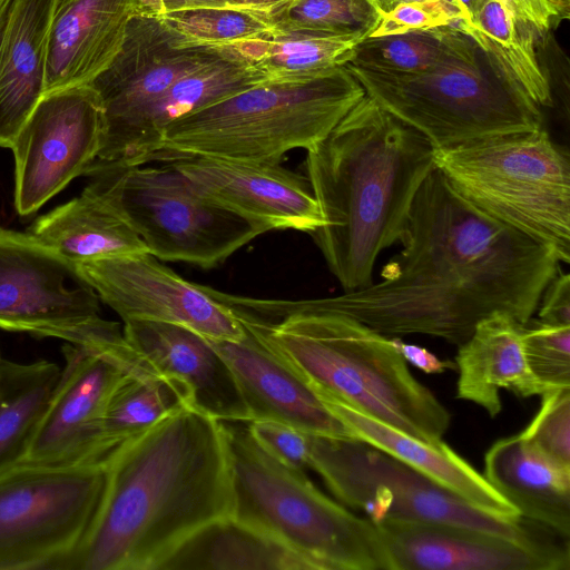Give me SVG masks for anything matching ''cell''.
<instances>
[{"label":"cell","instance_id":"cell-1","mask_svg":"<svg viewBox=\"0 0 570 570\" xmlns=\"http://www.w3.org/2000/svg\"><path fill=\"white\" fill-rule=\"evenodd\" d=\"M401 244L379 282L289 304L385 336L424 334L459 346L495 312L525 324L559 271L553 249L478 210L436 168L413 200Z\"/></svg>","mask_w":570,"mask_h":570},{"label":"cell","instance_id":"cell-4","mask_svg":"<svg viewBox=\"0 0 570 570\" xmlns=\"http://www.w3.org/2000/svg\"><path fill=\"white\" fill-rule=\"evenodd\" d=\"M240 324L316 394L335 397L429 443L442 441L451 414L411 373L391 338L345 315L307 311L287 299L228 293Z\"/></svg>","mask_w":570,"mask_h":570},{"label":"cell","instance_id":"cell-17","mask_svg":"<svg viewBox=\"0 0 570 570\" xmlns=\"http://www.w3.org/2000/svg\"><path fill=\"white\" fill-rule=\"evenodd\" d=\"M392 570H569V544L521 543L468 528L387 519L374 523Z\"/></svg>","mask_w":570,"mask_h":570},{"label":"cell","instance_id":"cell-19","mask_svg":"<svg viewBox=\"0 0 570 570\" xmlns=\"http://www.w3.org/2000/svg\"><path fill=\"white\" fill-rule=\"evenodd\" d=\"M122 334L156 372L185 385L193 407L222 422L250 421L232 371L207 338L149 321L124 322Z\"/></svg>","mask_w":570,"mask_h":570},{"label":"cell","instance_id":"cell-6","mask_svg":"<svg viewBox=\"0 0 570 570\" xmlns=\"http://www.w3.org/2000/svg\"><path fill=\"white\" fill-rule=\"evenodd\" d=\"M232 517L265 533L315 570H392L376 525L330 499L303 470L288 468L252 438L246 422H222Z\"/></svg>","mask_w":570,"mask_h":570},{"label":"cell","instance_id":"cell-46","mask_svg":"<svg viewBox=\"0 0 570 570\" xmlns=\"http://www.w3.org/2000/svg\"><path fill=\"white\" fill-rule=\"evenodd\" d=\"M142 12L151 14H164L165 8L163 0H132Z\"/></svg>","mask_w":570,"mask_h":570},{"label":"cell","instance_id":"cell-12","mask_svg":"<svg viewBox=\"0 0 570 570\" xmlns=\"http://www.w3.org/2000/svg\"><path fill=\"white\" fill-rule=\"evenodd\" d=\"M76 266L29 233L0 228V328L99 353L125 344Z\"/></svg>","mask_w":570,"mask_h":570},{"label":"cell","instance_id":"cell-21","mask_svg":"<svg viewBox=\"0 0 570 570\" xmlns=\"http://www.w3.org/2000/svg\"><path fill=\"white\" fill-rule=\"evenodd\" d=\"M140 12L132 0H55L45 94L89 85L117 56Z\"/></svg>","mask_w":570,"mask_h":570},{"label":"cell","instance_id":"cell-33","mask_svg":"<svg viewBox=\"0 0 570 570\" xmlns=\"http://www.w3.org/2000/svg\"><path fill=\"white\" fill-rule=\"evenodd\" d=\"M382 12L373 0H291L269 12L274 28L368 35Z\"/></svg>","mask_w":570,"mask_h":570},{"label":"cell","instance_id":"cell-31","mask_svg":"<svg viewBox=\"0 0 570 570\" xmlns=\"http://www.w3.org/2000/svg\"><path fill=\"white\" fill-rule=\"evenodd\" d=\"M366 33H330L274 28L266 35L234 45L267 82H305L327 76L342 66Z\"/></svg>","mask_w":570,"mask_h":570},{"label":"cell","instance_id":"cell-39","mask_svg":"<svg viewBox=\"0 0 570 570\" xmlns=\"http://www.w3.org/2000/svg\"><path fill=\"white\" fill-rule=\"evenodd\" d=\"M246 425L255 442L272 458L292 469L309 468L307 434L272 420H252Z\"/></svg>","mask_w":570,"mask_h":570},{"label":"cell","instance_id":"cell-47","mask_svg":"<svg viewBox=\"0 0 570 570\" xmlns=\"http://www.w3.org/2000/svg\"><path fill=\"white\" fill-rule=\"evenodd\" d=\"M373 1L376 4V7L380 9V11L382 13H384V12H387L391 9H393L399 3L411 2V1H421V0H373ZM443 1L452 4L453 7H455L460 11V8H459V6H458L455 0H443ZM460 13H461V11H460ZM461 20H462V16H461Z\"/></svg>","mask_w":570,"mask_h":570},{"label":"cell","instance_id":"cell-16","mask_svg":"<svg viewBox=\"0 0 570 570\" xmlns=\"http://www.w3.org/2000/svg\"><path fill=\"white\" fill-rule=\"evenodd\" d=\"M62 352L65 365L21 463L99 464L95 449L110 396L122 376L144 362L128 343L112 353L66 343Z\"/></svg>","mask_w":570,"mask_h":570},{"label":"cell","instance_id":"cell-8","mask_svg":"<svg viewBox=\"0 0 570 570\" xmlns=\"http://www.w3.org/2000/svg\"><path fill=\"white\" fill-rule=\"evenodd\" d=\"M434 163L478 210L570 262V163L543 127L434 149Z\"/></svg>","mask_w":570,"mask_h":570},{"label":"cell","instance_id":"cell-10","mask_svg":"<svg viewBox=\"0 0 570 570\" xmlns=\"http://www.w3.org/2000/svg\"><path fill=\"white\" fill-rule=\"evenodd\" d=\"M309 468L337 500L373 523L394 519L444 523L521 543L543 538L530 520L482 512L405 463L356 439L309 435Z\"/></svg>","mask_w":570,"mask_h":570},{"label":"cell","instance_id":"cell-42","mask_svg":"<svg viewBox=\"0 0 570 570\" xmlns=\"http://www.w3.org/2000/svg\"><path fill=\"white\" fill-rule=\"evenodd\" d=\"M391 341L405 362L426 374H442L448 370L456 368L454 362L441 360L425 347L405 343L400 337H392Z\"/></svg>","mask_w":570,"mask_h":570},{"label":"cell","instance_id":"cell-35","mask_svg":"<svg viewBox=\"0 0 570 570\" xmlns=\"http://www.w3.org/2000/svg\"><path fill=\"white\" fill-rule=\"evenodd\" d=\"M178 33L203 42L234 46L274 29L269 13L235 9H196L160 14Z\"/></svg>","mask_w":570,"mask_h":570},{"label":"cell","instance_id":"cell-20","mask_svg":"<svg viewBox=\"0 0 570 570\" xmlns=\"http://www.w3.org/2000/svg\"><path fill=\"white\" fill-rule=\"evenodd\" d=\"M244 331L239 341H208L232 371L250 421L272 420L309 435L353 439L297 373Z\"/></svg>","mask_w":570,"mask_h":570},{"label":"cell","instance_id":"cell-40","mask_svg":"<svg viewBox=\"0 0 570 570\" xmlns=\"http://www.w3.org/2000/svg\"><path fill=\"white\" fill-rule=\"evenodd\" d=\"M515 18L534 32L548 31L556 20L568 18L567 10L560 0H504Z\"/></svg>","mask_w":570,"mask_h":570},{"label":"cell","instance_id":"cell-2","mask_svg":"<svg viewBox=\"0 0 570 570\" xmlns=\"http://www.w3.org/2000/svg\"><path fill=\"white\" fill-rule=\"evenodd\" d=\"M97 512L58 570H158L197 530L232 514L222 421L184 406L105 463Z\"/></svg>","mask_w":570,"mask_h":570},{"label":"cell","instance_id":"cell-29","mask_svg":"<svg viewBox=\"0 0 570 570\" xmlns=\"http://www.w3.org/2000/svg\"><path fill=\"white\" fill-rule=\"evenodd\" d=\"M452 26L480 46L512 90L539 108L552 105L551 86L534 50V31L515 18L504 0H480L469 23Z\"/></svg>","mask_w":570,"mask_h":570},{"label":"cell","instance_id":"cell-43","mask_svg":"<svg viewBox=\"0 0 570 570\" xmlns=\"http://www.w3.org/2000/svg\"><path fill=\"white\" fill-rule=\"evenodd\" d=\"M163 2L165 13L196 9H235L257 11L240 2L239 0H163Z\"/></svg>","mask_w":570,"mask_h":570},{"label":"cell","instance_id":"cell-50","mask_svg":"<svg viewBox=\"0 0 570 570\" xmlns=\"http://www.w3.org/2000/svg\"><path fill=\"white\" fill-rule=\"evenodd\" d=\"M2 361H3V358H2L1 353H0V366H1Z\"/></svg>","mask_w":570,"mask_h":570},{"label":"cell","instance_id":"cell-44","mask_svg":"<svg viewBox=\"0 0 570 570\" xmlns=\"http://www.w3.org/2000/svg\"><path fill=\"white\" fill-rule=\"evenodd\" d=\"M246 6L261 12L269 13L273 9L285 4L291 0H239Z\"/></svg>","mask_w":570,"mask_h":570},{"label":"cell","instance_id":"cell-24","mask_svg":"<svg viewBox=\"0 0 570 570\" xmlns=\"http://www.w3.org/2000/svg\"><path fill=\"white\" fill-rule=\"evenodd\" d=\"M483 476L521 517L569 539V465L543 454L520 432L489 448Z\"/></svg>","mask_w":570,"mask_h":570},{"label":"cell","instance_id":"cell-38","mask_svg":"<svg viewBox=\"0 0 570 570\" xmlns=\"http://www.w3.org/2000/svg\"><path fill=\"white\" fill-rule=\"evenodd\" d=\"M460 20V11L443 0L403 2L382 13L368 38L431 30L455 24Z\"/></svg>","mask_w":570,"mask_h":570},{"label":"cell","instance_id":"cell-32","mask_svg":"<svg viewBox=\"0 0 570 570\" xmlns=\"http://www.w3.org/2000/svg\"><path fill=\"white\" fill-rule=\"evenodd\" d=\"M60 374L50 361H2L0 366V473L22 459Z\"/></svg>","mask_w":570,"mask_h":570},{"label":"cell","instance_id":"cell-34","mask_svg":"<svg viewBox=\"0 0 570 570\" xmlns=\"http://www.w3.org/2000/svg\"><path fill=\"white\" fill-rule=\"evenodd\" d=\"M439 28L367 37L353 48L345 65L385 75L421 72L430 68L440 56L442 42Z\"/></svg>","mask_w":570,"mask_h":570},{"label":"cell","instance_id":"cell-11","mask_svg":"<svg viewBox=\"0 0 570 570\" xmlns=\"http://www.w3.org/2000/svg\"><path fill=\"white\" fill-rule=\"evenodd\" d=\"M102 464L17 463L0 473V570H58L99 507Z\"/></svg>","mask_w":570,"mask_h":570},{"label":"cell","instance_id":"cell-41","mask_svg":"<svg viewBox=\"0 0 570 570\" xmlns=\"http://www.w3.org/2000/svg\"><path fill=\"white\" fill-rule=\"evenodd\" d=\"M539 321L570 325V276L559 271L546 286L539 302Z\"/></svg>","mask_w":570,"mask_h":570},{"label":"cell","instance_id":"cell-27","mask_svg":"<svg viewBox=\"0 0 570 570\" xmlns=\"http://www.w3.org/2000/svg\"><path fill=\"white\" fill-rule=\"evenodd\" d=\"M73 265L148 253L131 226L87 187L39 217L27 232Z\"/></svg>","mask_w":570,"mask_h":570},{"label":"cell","instance_id":"cell-45","mask_svg":"<svg viewBox=\"0 0 570 570\" xmlns=\"http://www.w3.org/2000/svg\"><path fill=\"white\" fill-rule=\"evenodd\" d=\"M455 1L460 8L461 16H462V20H460L459 22L469 23L474 16V12L476 10V7H478L480 0H455Z\"/></svg>","mask_w":570,"mask_h":570},{"label":"cell","instance_id":"cell-25","mask_svg":"<svg viewBox=\"0 0 570 570\" xmlns=\"http://www.w3.org/2000/svg\"><path fill=\"white\" fill-rule=\"evenodd\" d=\"M55 0H11L0 36V147L11 148L45 95Z\"/></svg>","mask_w":570,"mask_h":570},{"label":"cell","instance_id":"cell-7","mask_svg":"<svg viewBox=\"0 0 570 570\" xmlns=\"http://www.w3.org/2000/svg\"><path fill=\"white\" fill-rule=\"evenodd\" d=\"M439 32L440 56L421 72L385 75L345 67L370 99L434 149L543 127L541 108L511 89L469 35L455 26L440 27Z\"/></svg>","mask_w":570,"mask_h":570},{"label":"cell","instance_id":"cell-23","mask_svg":"<svg viewBox=\"0 0 570 570\" xmlns=\"http://www.w3.org/2000/svg\"><path fill=\"white\" fill-rule=\"evenodd\" d=\"M523 325L505 312H495L478 323L455 356L458 399L470 401L495 417L502 410V389L519 397L541 396L552 390L528 365Z\"/></svg>","mask_w":570,"mask_h":570},{"label":"cell","instance_id":"cell-3","mask_svg":"<svg viewBox=\"0 0 570 570\" xmlns=\"http://www.w3.org/2000/svg\"><path fill=\"white\" fill-rule=\"evenodd\" d=\"M305 176L323 224L317 247L344 292L373 282L377 256L401 243L434 148L366 95L306 150Z\"/></svg>","mask_w":570,"mask_h":570},{"label":"cell","instance_id":"cell-28","mask_svg":"<svg viewBox=\"0 0 570 570\" xmlns=\"http://www.w3.org/2000/svg\"><path fill=\"white\" fill-rule=\"evenodd\" d=\"M158 570H315L304 558L232 515L207 523Z\"/></svg>","mask_w":570,"mask_h":570},{"label":"cell","instance_id":"cell-37","mask_svg":"<svg viewBox=\"0 0 570 570\" xmlns=\"http://www.w3.org/2000/svg\"><path fill=\"white\" fill-rule=\"evenodd\" d=\"M521 433L543 454L570 466V387L542 394L537 414Z\"/></svg>","mask_w":570,"mask_h":570},{"label":"cell","instance_id":"cell-48","mask_svg":"<svg viewBox=\"0 0 570 570\" xmlns=\"http://www.w3.org/2000/svg\"><path fill=\"white\" fill-rule=\"evenodd\" d=\"M11 0H0V36L8 16Z\"/></svg>","mask_w":570,"mask_h":570},{"label":"cell","instance_id":"cell-26","mask_svg":"<svg viewBox=\"0 0 570 570\" xmlns=\"http://www.w3.org/2000/svg\"><path fill=\"white\" fill-rule=\"evenodd\" d=\"M265 82L266 77L237 51L180 78L145 111L128 135L119 160L110 165H139L176 119Z\"/></svg>","mask_w":570,"mask_h":570},{"label":"cell","instance_id":"cell-13","mask_svg":"<svg viewBox=\"0 0 570 570\" xmlns=\"http://www.w3.org/2000/svg\"><path fill=\"white\" fill-rule=\"evenodd\" d=\"M235 51L233 46L189 39L158 14H135L119 52L89 83L101 102L104 137L87 173L119 160L136 122L176 81Z\"/></svg>","mask_w":570,"mask_h":570},{"label":"cell","instance_id":"cell-15","mask_svg":"<svg viewBox=\"0 0 570 570\" xmlns=\"http://www.w3.org/2000/svg\"><path fill=\"white\" fill-rule=\"evenodd\" d=\"M149 253L77 264L81 278L122 322L149 321L186 327L210 341H239L234 312L203 285L186 281Z\"/></svg>","mask_w":570,"mask_h":570},{"label":"cell","instance_id":"cell-36","mask_svg":"<svg viewBox=\"0 0 570 570\" xmlns=\"http://www.w3.org/2000/svg\"><path fill=\"white\" fill-rule=\"evenodd\" d=\"M528 365L549 389L570 387V325L529 320L522 328Z\"/></svg>","mask_w":570,"mask_h":570},{"label":"cell","instance_id":"cell-14","mask_svg":"<svg viewBox=\"0 0 570 570\" xmlns=\"http://www.w3.org/2000/svg\"><path fill=\"white\" fill-rule=\"evenodd\" d=\"M102 137V107L90 85L45 94L10 148L17 213H36L73 178L86 175Z\"/></svg>","mask_w":570,"mask_h":570},{"label":"cell","instance_id":"cell-9","mask_svg":"<svg viewBox=\"0 0 570 570\" xmlns=\"http://www.w3.org/2000/svg\"><path fill=\"white\" fill-rule=\"evenodd\" d=\"M155 164L106 165L87 174V188L131 226L149 254L210 269L265 234L168 163Z\"/></svg>","mask_w":570,"mask_h":570},{"label":"cell","instance_id":"cell-22","mask_svg":"<svg viewBox=\"0 0 570 570\" xmlns=\"http://www.w3.org/2000/svg\"><path fill=\"white\" fill-rule=\"evenodd\" d=\"M317 395L353 439L405 463L482 512L504 519L521 518L483 474L445 442H424L335 397Z\"/></svg>","mask_w":570,"mask_h":570},{"label":"cell","instance_id":"cell-18","mask_svg":"<svg viewBox=\"0 0 570 570\" xmlns=\"http://www.w3.org/2000/svg\"><path fill=\"white\" fill-rule=\"evenodd\" d=\"M167 163L212 200L264 233L293 229L312 234L323 224L307 177L281 164L217 157H185Z\"/></svg>","mask_w":570,"mask_h":570},{"label":"cell","instance_id":"cell-49","mask_svg":"<svg viewBox=\"0 0 570 570\" xmlns=\"http://www.w3.org/2000/svg\"><path fill=\"white\" fill-rule=\"evenodd\" d=\"M560 2L563 4V7L569 10V0H560Z\"/></svg>","mask_w":570,"mask_h":570},{"label":"cell","instance_id":"cell-5","mask_svg":"<svg viewBox=\"0 0 570 570\" xmlns=\"http://www.w3.org/2000/svg\"><path fill=\"white\" fill-rule=\"evenodd\" d=\"M364 96L345 66L305 82L257 85L169 124L140 164L185 157L281 164L288 151L323 140Z\"/></svg>","mask_w":570,"mask_h":570},{"label":"cell","instance_id":"cell-30","mask_svg":"<svg viewBox=\"0 0 570 570\" xmlns=\"http://www.w3.org/2000/svg\"><path fill=\"white\" fill-rule=\"evenodd\" d=\"M187 405L193 406L185 385L156 372L144 360L122 376L110 396L96 443L95 461L105 465L116 451Z\"/></svg>","mask_w":570,"mask_h":570}]
</instances>
